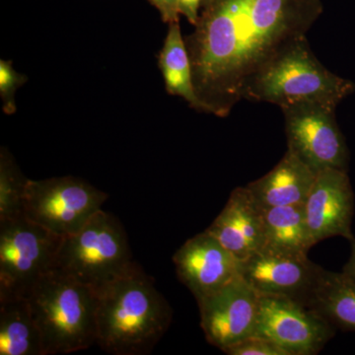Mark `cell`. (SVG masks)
I'll list each match as a JSON object with an SVG mask.
<instances>
[{
    "instance_id": "6",
    "label": "cell",
    "mask_w": 355,
    "mask_h": 355,
    "mask_svg": "<svg viewBox=\"0 0 355 355\" xmlns=\"http://www.w3.org/2000/svg\"><path fill=\"white\" fill-rule=\"evenodd\" d=\"M62 239L24 214L0 221V300L27 298L53 270Z\"/></svg>"
},
{
    "instance_id": "18",
    "label": "cell",
    "mask_w": 355,
    "mask_h": 355,
    "mask_svg": "<svg viewBox=\"0 0 355 355\" xmlns=\"http://www.w3.org/2000/svg\"><path fill=\"white\" fill-rule=\"evenodd\" d=\"M159 69L170 95L183 98L191 108L207 113L205 105L196 92L190 55L182 36L180 22L169 24L164 44L158 55Z\"/></svg>"
},
{
    "instance_id": "4",
    "label": "cell",
    "mask_w": 355,
    "mask_h": 355,
    "mask_svg": "<svg viewBox=\"0 0 355 355\" xmlns=\"http://www.w3.org/2000/svg\"><path fill=\"white\" fill-rule=\"evenodd\" d=\"M44 355L69 354L97 343L94 289L57 270L46 273L28 295Z\"/></svg>"
},
{
    "instance_id": "5",
    "label": "cell",
    "mask_w": 355,
    "mask_h": 355,
    "mask_svg": "<svg viewBox=\"0 0 355 355\" xmlns=\"http://www.w3.org/2000/svg\"><path fill=\"white\" fill-rule=\"evenodd\" d=\"M137 266L125 228L116 216L100 209L62 239L53 270L97 291Z\"/></svg>"
},
{
    "instance_id": "1",
    "label": "cell",
    "mask_w": 355,
    "mask_h": 355,
    "mask_svg": "<svg viewBox=\"0 0 355 355\" xmlns=\"http://www.w3.org/2000/svg\"><path fill=\"white\" fill-rule=\"evenodd\" d=\"M321 0H214L186 42L196 92L225 118L257 74L323 13Z\"/></svg>"
},
{
    "instance_id": "14",
    "label": "cell",
    "mask_w": 355,
    "mask_h": 355,
    "mask_svg": "<svg viewBox=\"0 0 355 355\" xmlns=\"http://www.w3.org/2000/svg\"><path fill=\"white\" fill-rule=\"evenodd\" d=\"M207 231L239 261L260 251L263 246L261 209L246 187L232 191Z\"/></svg>"
},
{
    "instance_id": "19",
    "label": "cell",
    "mask_w": 355,
    "mask_h": 355,
    "mask_svg": "<svg viewBox=\"0 0 355 355\" xmlns=\"http://www.w3.org/2000/svg\"><path fill=\"white\" fill-rule=\"evenodd\" d=\"M0 355H44L27 298L0 300Z\"/></svg>"
},
{
    "instance_id": "9",
    "label": "cell",
    "mask_w": 355,
    "mask_h": 355,
    "mask_svg": "<svg viewBox=\"0 0 355 355\" xmlns=\"http://www.w3.org/2000/svg\"><path fill=\"white\" fill-rule=\"evenodd\" d=\"M335 327L293 299L260 296L256 335L265 336L291 355L319 354L335 336Z\"/></svg>"
},
{
    "instance_id": "15",
    "label": "cell",
    "mask_w": 355,
    "mask_h": 355,
    "mask_svg": "<svg viewBox=\"0 0 355 355\" xmlns=\"http://www.w3.org/2000/svg\"><path fill=\"white\" fill-rule=\"evenodd\" d=\"M318 172L287 148L282 160L265 176L246 188L261 209L303 205L316 181Z\"/></svg>"
},
{
    "instance_id": "3",
    "label": "cell",
    "mask_w": 355,
    "mask_h": 355,
    "mask_svg": "<svg viewBox=\"0 0 355 355\" xmlns=\"http://www.w3.org/2000/svg\"><path fill=\"white\" fill-rule=\"evenodd\" d=\"M354 92L352 81L318 60L306 36L288 44L257 74L244 99L270 103L282 110L317 106L336 111Z\"/></svg>"
},
{
    "instance_id": "8",
    "label": "cell",
    "mask_w": 355,
    "mask_h": 355,
    "mask_svg": "<svg viewBox=\"0 0 355 355\" xmlns=\"http://www.w3.org/2000/svg\"><path fill=\"white\" fill-rule=\"evenodd\" d=\"M287 146L319 173L349 170V151L336 120V111L317 106L282 109Z\"/></svg>"
},
{
    "instance_id": "2",
    "label": "cell",
    "mask_w": 355,
    "mask_h": 355,
    "mask_svg": "<svg viewBox=\"0 0 355 355\" xmlns=\"http://www.w3.org/2000/svg\"><path fill=\"white\" fill-rule=\"evenodd\" d=\"M95 291L97 345L113 355L151 354L173 316L153 277L139 265Z\"/></svg>"
},
{
    "instance_id": "11",
    "label": "cell",
    "mask_w": 355,
    "mask_h": 355,
    "mask_svg": "<svg viewBox=\"0 0 355 355\" xmlns=\"http://www.w3.org/2000/svg\"><path fill=\"white\" fill-rule=\"evenodd\" d=\"M324 268L307 256L261 249L240 261L239 275L260 296L293 299L307 305Z\"/></svg>"
},
{
    "instance_id": "24",
    "label": "cell",
    "mask_w": 355,
    "mask_h": 355,
    "mask_svg": "<svg viewBox=\"0 0 355 355\" xmlns=\"http://www.w3.org/2000/svg\"><path fill=\"white\" fill-rule=\"evenodd\" d=\"M200 8H202V0H179L180 14L184 15L191 25L198 24Z\"/></svg>"
},
{
    "instance_id": "7",
    "label": "cell",
    "mask_w": 355,
    "mask_h": 355,
    "mask_svg": "<svg viewBox=\"0 0 355 355\" xmlns=\"http://www.w3.org/2000/svg\"><path fill=\"white\" fill-rule=\"evenodd\" d=\"M108 200L83 179L72 176L29 180L24 216L53 234L64 238L77 232Z\"/></svg>"
},
{
    "instance_id": "20",
    "label": "cell",
    "mask_w": 355,
    "mask_h": 355,
    "mask_svg": "<svg viewBox=\"0 0 355 355\" xmlns=\"http://www.w3.org/2000/svg\"><path fill=\"white\" fill-rule=\"evenodd\" d=\"M27 179L6 147L0 150V221L24 214Z\"/></svg>"
},
{
    "instance_id": "23",
    "label": "cell",
    "mask_w": 355,
    "mask_h": 355,
    "mask_svg": "<svg viewBox=\"0 0 355 355\" xmlns=\"http://www.w3.org/2000/svg\"><path fill=\"white\" fill-rule=\"evenodd\" d=\"M157 9L161 19L168 25L180 22L179 0H147Z\"/></svg>"
},
{
    "instance_id": "13",
    "label": "cell",
    "mask_w": 355,
    "mask_h": 355,
    "mask_svg": "<svg viewBox=\"0 0 355 355\" xmlns=\"http://www.w3.org/2000/svg\"><path fill=\"white\" fill-rule=\"evenodd\" d=\"M173 263L178 279L197 302L239 275L240 261L207 230L187 240L173 256Z\"/></svg>"
},
{
    "instance_id": "10",
    "label": "cell",
    "mask_w": 355,
    "mask_h": 355,
    "mask_svg": "<svg viewBox=\"0 0 355 355\" xmlns=\"http://www.w3.org/2000/svg\"><path fill=\"white\" fill-rule=\"evenodd\" d=\"M198 304L205 338L221 352L256 335L260 295L240 275Z\"/></svg>"
},
{
    "instance_id": "25",
    "label": "cell",
    "mask_w": 355,
    "mask_h": 355,
    "mask_svg": "<svg viewBox=\"0 0 355 355\" xmlns=\"http://www.w3.org/2000/svg\"><path fill=\"white\" fill-rule=\"evenodd\" d=\"M350 243H352V254H350L349 260L343 266V272L355 279V239Z\"/></svg>"
},
{
    "instance_id": "16",
    "label": "cell",
    "mask_w": 355,
    "mask_h": 355,
    "mask_svg": "<svg viewBox=\"0 0 355 355\" xmlns=\"http://www.w3.org/2000/svg\"><path fill=\"white\" fill-rule=\"evenodd\" d=\"M261 217L263 226V246L261 249L277 253L307 256L313 245L303 205L261 209Z\"/></svg>"
},
{
    "instance_id": "12",
    "label": "cell",
    "mask_w": 355,
    "mask_h": 355,
    "mask_svg": "<svg viewBox=\"0 0 355 355\" xmlns=\"http://www.w3.org/2000/svg\"><path fill=\"white\" fill-rule=\"evenodd\" d=\"M303 207L313 246L336 236L349 242L355 239L352 231L354 193L347 171L326 169L318 173Z\"/></svg>"
},
{
    "instance_id": "21",
    "label": "cell",
    "mask_w": 355,
    "mask_h": 355,
    "mask_svg": "<svg viewBox=\"0 0 355 355\" xmlns=\"http://www.w3.org/2000/svg\"><path fill=\"white\" fill-rule=\"evenodd\" d=\"M27 81L25 74L14 69L12 60H0V98L4 114L16 113V91Z\"/></svg>"
},
{
    "instance_id": "17",
    "label": "cell",
    "mask_w": 355,
    "mask_h": 355,
    "mask_svg": "<svg viewBox=\"0 0 355 355\" xmlns=\"http://www.w3.org/2000/svg\"><path fill=\"white\" fill-rule=\"evenodd\" d=\"M307 306L331 326L343 331H355L354 277L324 268Z\"/></svg>"
},
{
    "instance_id": "22",
    "label": "cell",
    "mask_w": 355,
    "mask_h": 355,
    "mask_svg": "<svg viewBox=\"0 0 355 355\" xmlns=\"http://www.w3.org/2000/svg\"><path fill=\"white\" fill-rule=\"evenodd\" d=\"M228 355H291L277 343L259 335L245 338L224 352Z\"/></svg>"
},
{
    "instance_id": "26",
    "label": "cell",
    "mask_w": 355,
    "mask_h": 355,
    "mask_svg": "<svg viewBox=\"0 0 355 355\" xmlns=\"http://www.w3.org/2000/svg\"><path fill=\"white\" fill-rule=\"evenodd\" d=\"M214 0H202V8L203 9L207 8L209 6H211L212 2Z\"/></svg>"
}]
</instances>
